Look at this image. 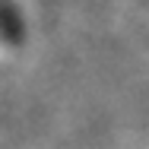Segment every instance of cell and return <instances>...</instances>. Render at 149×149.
Returning a JSON list of instances; mask_svg holds the SVG:
<instances>
[{
	"label": "cell",
	"instance_id": "1",
	"mask_svg": "<svg viewBox=\"0 0 149 149\" xmlns=\"http://www.w3.org/2000/svg\"><path fill=\"white\" fill-rule=\"evenodd\" d=\"M26 38V16L13 0H0V41L19 45Z\"/></svg>",
	"mask_w": 149,
	"mask_h": 149
}]
</instances>
